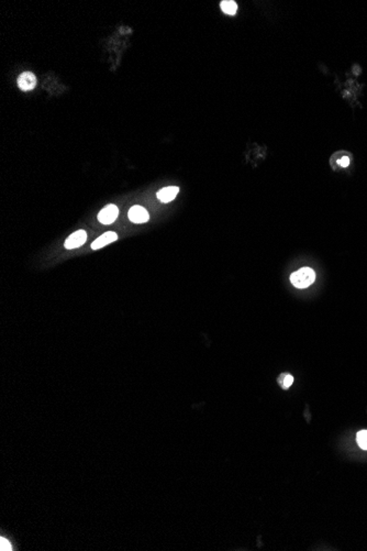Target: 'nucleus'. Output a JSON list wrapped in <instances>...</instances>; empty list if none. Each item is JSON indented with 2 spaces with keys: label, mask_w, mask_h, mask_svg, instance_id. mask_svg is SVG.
Returning a JSON list of instances; mask_svg holds the SVG:
<instances>
[{
  "label": "nucleus",
  "mask_w": 367,
  "mask_h": 551,
  "mask_svg": "<svg viewBox=\"0 0 367 551\" xmlns=\"http://www.w3.org/2000/svg\"><path fill=\"white\" fill-rule=\"evenodd\" d=\"M316 280V273L310 267H302L291 276L292 284L297 289H306Z\"/></svg>",
  "instance_id": "f257e3e1"
},
{
  "label": "nucleus",
  "mask_w": 367,
  "mask_h": 551,
  "mask_svg": "<svg viewBox=\"0 0 367 551\" xmlns=\"http://www.w3.org/2000/svg\"><path fill=\"white\" fill-rule=\"evenodd\" d=\"M119 209L115 205H107L104 209L100 210L98 214V220L100 223L104 224H110L115 221V219L118 218Z\"/></svg>",
  "instance_id": "f03ea898"
},
{
  "label": "nucleus",
  "mask_w": 367,
  "mask_h": 551,
  "mask_svg": "<svg viewBox=\"0 0 367 551\" xmlns=\"http://www.w3.org/2000/svg\"><path fill=\"white\" fill-rule=\"evenodd\" d=\"M128 217L134 223H144L148 221L149 215L146 208H143L142 206L135 205L133 207L130 208L128 213Z\"/></svg>",
  "instance_id": "7ed1b4c3"
},
{
  "label": "nucleus",
  "mask_w": 367,
  "mask_h": 551,
  "mask_svg": "<svg viewBox=\"0 0 367 551\" xmlns=\"http://www.w3.org/2000/svg\"><path fill=\"white\" fill-rule=\"evenodd\" d=\"M87 240V233L85 230H77L74 233H72L71 236L66 239L64 246L69 250L72 249H76L83 246Z\"/></svg>",
  "instance_id": "20e7f679"
},
{
  "label": "nucleus",
  "mask_w": 367,
  "mask_h": 551,
  "mask_svg": "<svg viewBox=\"0 0 367 551\" xmlns=\"http://www.w3.org/2000/svg\"><path fill=\"white\" fill-rule=\"evenodd\" d=\"M17 84L18 87L23 90V92H29V90H32L37 86V77L31 72H25V73H22L18 77Z\"/></svg>",
  "instance_id": "39448f33"
},
{
  "label": "nucleus",
  "mask_w": 367,
  "mask_h": 551,
  "mask_svg": "<svg viewBox=\"0 0 367 551\" xmlns=\"http://www.w3.org/2000/svg\"><path fill=\"white\" fill-rule=\"evenodd\" d=\"M117 239H118L117 233L113 231H108L104 233L103 236H100L99 238L96 239V240L91 243V249H93V250H98V249L104 248L109 243L114 242Z\"/></svg>",
  "instance_id": "423d86ee"
},
{
  "label": "nucleus",
  "mask_w": 367,
  "mask_h": 551,
  "mask_svg": "<svg viewBox=\"0 0 367 551\" xmlns=\"http://www.w3.org/2000/svg\"><path fill=\"white\" fill-rule=\"evenodd\" d=\"M178 193H180V188L176 186H168V187H164L158 191L157 198L162 203H170L175 199Z\"/></svg>",
  "instance_id": "0eeeda50"
},
{
  "label": "nucleus",
  "mask_w": 367,
  "mask_h": 551,
  "mask_svg": "<svg viewBox=\"0 0 367 551\" xmlns=\"http://www.w3.org/2000/svg\"><path fill=\"white\" fill-rule=\"evenodd\" d=\"M220 7L222 11L226 14H230V16H234L236 10H238V4L233 0H223V1H221Z\"/></svg>",
  "instance_id": "6e6552de"
},
{
  "label": "nucleus",
  "mask_w": 367,
  "mask_h": 551,
  "mask_svg": "<svg viewBox=\"0 0 367 551\" xmlns=\"http://www.w3.org/2000/svg\"><path fill=\"white\" fill-rule=\"evenodd\" d=\"M294 382V377L289 374H283L281 378H278V383H281V385L284 390H287L288 387H291Z\"/></svg>",
  "instance_id": "1a4fd4ad"
},
{
  "label": "nucleus",
  "mask_w": 367,
  "mask_h": 551,
  "mask_svg": "<svg viewBox=\"0 0 367 551\" xmlns=\"http://www.w3.org/2000/svg\"><path fill=\"white\" fill-rule=\"evenodd\" d=\"M357 443L364 450H367V430H362L357 434Z\"/></svg>",
  "instance_id": "9d476101"
},
{
  "label": "nucleus",
  "mask_w": 367,
  "mask_h": 551,
  "mask_svg": "<svg viewBox=\"0 0 367 551\" xmlns=\"http://www.w3.org/2000/svg\"><path fill=\"white\" fill-rule=\"evenodd\" d=\"M0 550H1V551H6V550H7V551H11V550H13V549H12L11 544L9 543V541H8L7 539L0 538Z\"/></svg>",
  "instance_id": "9b49d317"
},
{
  "label": "nucleus",
  "mask_w": 367,
  "mask_h": 551,
  "mask_svg": "<svg viewBox=\"0 0 367 551\" xmlns=\"http://www.w3.org/2000/svg\"><path fill=\"white\" fill-rule=\"evenodd\" d=\"M339 164L342 167H347L350 165V159L347 156H343L341 160H339Z\"/></svg>",
  "instance_id": "f8f14e48"
}]
</instances>
